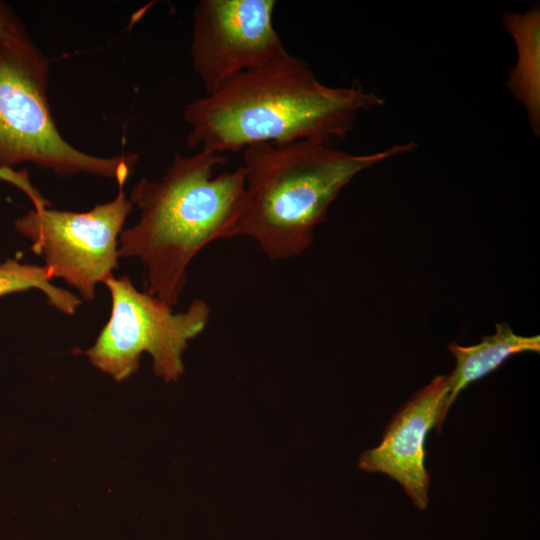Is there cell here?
<instances>
[{
    "label": "cell",
    "mask_w": 540,
    "mask_h": 540,
    "mask_svg": "<svg viewBox=\"0 0 540 540\" xmlns=\"http://www.w3.org/2000/svg\"><path fill=\"white\" fill-rule=\"evenodd\" d=\"M384 102L359 84L328 86L304 60L288 54L189 102L183 111L186 143L216 154L299 140L332 146L362 113Z\"/></svg>",
    "instance_id": "6da1fadb"
},
{
    "label": "cell",
    "mask_w": 540,
    "mask_h": 540,
    "mask_svg": "<svg viewBox=\"0 0 540 540\" xmlns=\"http://www.w3.org/2000/svg\"><path fill=\"white\" fill-rule=\"evenodd\" d=\"M224 154L175 153L165 174L141 179L130 201L139 210L135 225L119 235V258H138L146 269L147 293L174 307L193 258L218 239L233 238L245 200L243 169H215Z\"/></svg>",
    "instance_id": "7a4b0ae2"
},
{
    "label": "cell",
    "mask_w": 540,
    "mask_h": 540,
    "mask_svg": "<svg viewBox=\"0 0 540 540\" xmlns=\"http://www.w3.org/2000/svg\"><path fill=\"white\" fill-rule=\"evenodd\" d=\"M415 149L398 144L365 155L299 140L244 149L245 200L233 231L257 242L271 260L303 253L341 190L360 172Z\"/></svg>",
    "instance_id": "3957f363"
},
{
    "label": "cell",
    "mask_w": 540,
    "mask_h": 540,
    "mask_svg": "<svg viewBox=\"0 0 540 540\" xmlns=\"http://www.w3.org/2000/svg\"><path fill=\"white\" fill-rule=\"evenodd\" d=\"M49 62L28 36L0 46V168L30 163L60 176L88 174L124 186L138 155L103 157L71 145L47 97Z\"/></svg>",
    "instance_id": "277c9868"
},
{
    "label": "cell",
    "mask_w": 540,
    "mask_h": 540,
    "mask_svg": "<svg viewBox=\"0 0 540 540\" xmlns=\"http://www.w3.org/2000/svg\"><path fill=\"white\" fill-rule=\"evenodd\" d=\"M104 284L112 309L95 343L85 351L92 365L122 381L137 371L142 353L147 352L157 376L177 381L184 371L182 355L188 342L208 324L207 303L195 299L186 310L174 312L157 297L138 291L126 275H112Z\"/></svg>",
    "instance_id": "5b68a950"
},
{
    "label": "cell",
    "mask_w": 540,
    "mask_h": 540,
    "mask_svg": "<svg viewBox=\"0 0 540 540\" xmlns=\"http://www.w3.org/2000/svg\"><path fill=\"white\" fill-rule=\"evenodd\" d=\"M118 187L113 200L89 211L31 210L15 224L43 256L50 277L63 279L86 301L118 268L119 235L133 210L124 186Z\"/></svg>",
    "instance_id": "8992f818"
},
{
    "label": "cell",
    "mask_w": 540,
    "mask_h": 540,
    "mask_svg": "<svg viewBox=\"0 0 540 540\" xmlns=\"http://www.w3.org/2000/svg\"><path fill=\"white\" fill-rule=\"evenodd\" d=\"M274 0H200L192 16L191 63L205 90L289 53L277 33Z\"/></svg>",
    "instance_id": "52a82bcc"
},
{
    "label": "cell",
    "mask_w": 540,
    "mask_h": 540,
    "mask_svg": "<svg viewBox=\"0 0 540 540\" xmlns=\"http://www.w3.org/2000/svg\"><path fill=\"white\" fill-rule=\"evenodd\" d=\"M448 394V375H438L406 401L388 424L381 443L362 454L359 467L397 481L420 510L428 505L430 474L425 468V440L436 426Z\"/></svg>",
    "instance_id": "ba28073f"
},
{
    "label": "cell",
    "mask_w": 540,
    "mask_h": 540,
    "mask_svg": "<svg viewBox=\"0 0 540 540\" xmlns=\"http://www.w3.org/2000/svg\"><path fill=\"white\" fill-rule=\"evenodd\" d=\"M448 349L456 364L453 372L448 375V394L442 408V423L458 394L469 384L490 374L513 355L539 353L540 336L518 335L508 323L502 322L495 325L494 334L482 337L478 344L461 346L451 342Z\"/></svg>",
    "instance_id": "9c48e42d"
},
{
    "label": "cell",
    "mask_w": 540,
    "mask_h": 540,
    "mask_svg": "<svg viewBox=\"0 0 540 540\" xmlns=\"http://www.w3.org/2000/svg\"><path fill=\"white\" fill-rule=\"evenodd\" d=\"M505 29L517 49V62L510 70L507 86L526 109L535 134L540 132V12L534 6L524 13L506 12Z\"/></svg>",
    "instance_id": "30bf717a"
},
{
    "label": "cell",
    "mask_w": 540,
    "mask_h": 540,
    "mask_svg": "<svg viewBox=\"0 0 540 540\" xmlns=\"http://www.w3.org/2000/svg\"><path fill=\"white\" fill-rule=\"evenodd\" d=\"M44 266L22 264L15 259H8L0 264V297L25 291L39 289L47 297V302L60 312L73 315L81 299L71 292L54 286Z\"/></svg>",
    "instance_id": "8fae6325"
},
{
    "label": "cell",
    "mask_w": 540,
    "mask_h": 540,
    "mask_svg": "<svg viewBox=\"0 0 540 540\" xmlns=\"http://www.w3.org/2000/svg\"><path fill=\"white\" fill-rule=\"evenodd\" d=\"M0 180L8 182L20 189L30 199L34 210L49 208V201L31 183L26 169L0 168Z\"/></svg>",
    "instance_id": "7c38bea8"
},
{
    "label": "cell",
    "mask_w": 540,
    "mask_h": 540,
    "mask_svg": "<svg viewBox=\"0 0 540 540\" xmlns=\"http://www.w3.org/2000/svg\"><path fill=\"white\" fill-rule=\"evenodd\" d=\"M25 36L28 35L18 16L9 5L0 1V46Z\"/></svg>",
    "instance_id": "4fadbf2b"
}]
</instances>
